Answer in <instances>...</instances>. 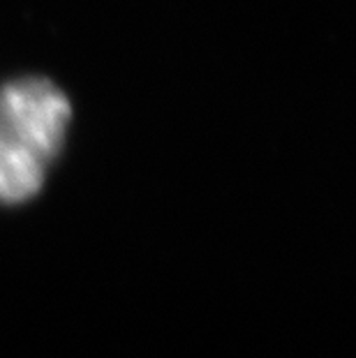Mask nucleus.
<instances>
[{
	"mask_svg": "<svg viewBox=\"0 0 356 358\" xmlns=\"http://www.w3.org/2000/svg\"><path fill=\"white\" fill-rule=\"evenodd\" d=\"M70 120V100L49 79L26 77L0 88V203L40 192Z\"/></svg>",
	"mask_w": 356,
	"mask_h": 358,
	"instance_id": "nucleus-1",
	"label": "nucleus"
}]
</instances>
